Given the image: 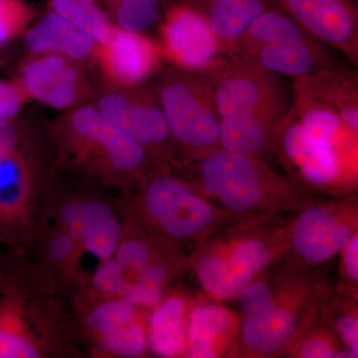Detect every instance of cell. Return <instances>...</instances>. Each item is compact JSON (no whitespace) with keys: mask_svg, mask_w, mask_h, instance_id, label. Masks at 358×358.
<instances>
[{"mask_svg":"<svg viewBox=\"0 0 358 358\" xmlns=\"http://www.w3.org/2000/svg\"><path fill=\"white\" fill-rule=\"evenodd\" d=\"M122 238V223L110 216L85 227L78 236V241H81L90 253L101 261H106L114 257Z\"/></svg>","mask_w":358,"mask_h":358,"instance_id":"obj_27","label":"cell"},{"mask_svg":"<svg viewBox=\"0 0 358 358\" xmlns=\"http://www.w3.org/2000/svg\"><path fill=\"white\" fill-rule=\"evenodd\" d=\"M341 275L345 278V285L357 286L358 282V233L341 250Z\"/></svg>","mask_w":358,"mask_h":358,"instance_id":"obj_34","label":"cell"},{"mask_svg":"<svg viewBox=\"0 0 358 358\" xmlns=\"http://www.w3.org/2000/svg\"><path fill=\"white\" fill-rule=\"evenodd\" d=\"M114 16L117 26L129 31L141 32L159 16V0H101Z\"/></svg>","mask_w":358,"mask_h":358,"instance_id":"obj_26","label":"cell"},{"mask_svg":"<svg viewBox=\"0 0 358 358\" xmlns=\"http://www.w3.org/2000/svg\"><path fill=\"white\" fill-rule=\"evenodd\" d=\"M96 110L110 124L147 150L150 157L173 155V138L159 105L129 91L103 94Z\"/></svg>","mask_w":358,"mask_h":358,"instance_id":"obj_13","label":"cell"},{"mask_svg":"<svg viewBox=\"0 0 358 358\" xmlns=\"http://www.w3.org/2000/svg\"><path fill=\"white\" fill-rule=\"evenodd\" d=\"M110 216H114L112 205L100 200L67 202L61 207L59 214L65 230L77 239L81 231L90 224Z\"/></svg>","mask_w":358,"mask_h":358,"instance_id":"obj_30","label":"cell"},{"mask_svg":"<svg viewBox=\"0 0 358 358\" xmlns=\"http://www.w3.org/2000/svg\"><path fill=\"white\" fill-rule=\"evenodd\" d=\"M275 4L322 44L358 63V11L355 0H275Z\"/></svg>","mask_w":358,"mask_h":358,"instance_id":"obj_12","label":"cell"},{"mask_svg":"<svg viewBox=\"0 0 358 358\" xmlns=\"http://www.w3.org/2000/svg\"><path fill=\"white\" fill-rule=\"evenodd\" d=\"M64 136L71 148L93 155L115 173L138 174L150 157L145 148L91 106L77 108L68 115Z\"/></svg>","mask_w":358,"mask_h":358,"instance_id":"obj_10","label":"cell"},{"mask_svg":"<svg viewBox=\"0 0 358 358\" xmlns=\"http://www.w3.org/2000/svg\"><path fill=\"white\" fill-rule=\"evenodd\" d=\"M74 61L57 54H36L21 68L18 82L27 98L65 109L82 98L85 83Z\"/></svg>","mask_w":358,"mask_h":358,"instance_id":"obj_14","label":"cell"},{"mask_svg":"<svg viewBox=\"0 0 358 358\" xmlns=\"http://www.w3.org/2000/svg\"><path fill=\"white\" fill-rule=\"evenodd\" d=\"M31 169L20 148L0 159V237L20 229L31 192Z\"/></svg>","mask_w":358,"mask_h":358,"instance_id":"obj_18","label":"cell"},{"mask_svg":"<svg viewBox=\"0 0 358 358\" xmlns=\"http://www.w3.org/2000/svg\"><path fill=\"white\" fill-rule=\"evenodd\" d=\"M162 51L140 32L113 27L109 40L98 45L103 74L120 87H133L154 74L159 68Z\"/></svg>","mask_w":358,"mask_h":358,"instance_id":"obj_16","label":"cell"},{"mask_svg":"<svg viewBox=\"0 0 358 358\" xmlns=\"http://www.w3.org/2000/svg\"><path fill=\"white\" fill-rule=\"evenodd\" d=\"M188 266L189 260L179 252L157 259L131 277L120 298L136 308H154L169 296L171 282Z\"/></svg>","mask_w":358,"mask_h":358,"instance_id":"obj_21","label":"cell"},{"mask_svg":"<svg viewBox=\"0 0 358 358\" xmlns=\"http://www.w3.org/2000/svg\"><path fill=\"white\" fill-rule=\"evenodd\" d=\"M52 11L86 32L102 45L109 40L113 27L107 14L96 0H49Z\"/></svg>","mask_w":358,"mask_h":358,"instance_id":"obj_24","label":"cell"},{"mask_svg":"<svg viewBox=\"0 0 358 358\" xmlns=\"http://www.w3.org/2000/svg\"><path fill=\"white\" fill-rule=\"evenodd\" d=\"M160 35V51L181 69L207 74L225 58L208 21L187 4L167 11Z\"/></svg>","mask_w":358,"mask_h":358,"instance_id":"obj_11","label":"cell"},{"mask_svg":"<svg viewBox=\"0 0 358 358\" xmlns=\"http://www.w3.org/2000/svg\"><path fill=\"white\" fill-rule=\"evenodd\" d=\"M315 268L301 266L270 307L242 317L239 357H282L319 312L329 287L326 274Z\"/></svg>","mask_w":358,"mask_h":358,"instance_id":"obj_5","label":"cell"},{"mask_svg":"<svg viewBox=\"0 0 358 358\" xmlns=\"http://www.w3.org/2000/svg\"><path fill=\"white\" fill-rule=\"evenodd\" d=\"M286 224V258L306 267H320L341 253L357 233V196L313 201Z\"/></svg>","mask_w":358,"mask_h":358,"instance_id":"obj_9","label":"cell"},{"mask_svg":"<svg viewBox=\"0 0 358 358\" xmlns=\"http://www.w3.org/2000/svg\"><path fill=\"white\" fill-rule=\"evenodd\" d=\"M31 17L23 0H0V47L23 32Z\"/></svg>","mask_w":358,"mask_h":358,"instance_id":"obj_31","label":"cell"},{"mask_svg":"<svg viewBox=\"0 0 358 358\" xmlns=\"http://www.w3.org/2000/svg\"><path fill=\"white\" fill-rule=\"evenodd\" d=\"M206 75L221 119L251 117L278 124L291 110L277 74L259 66L226 55Z\"/></svg>","mask_w":358,"mask_h":358,"instance_id":"obj_8","label":"cell"},{"mask_svg":"<svg viewBox=\"0 0 358 358\" xmlns=\"http://www.w3.org/2000/svg\"><path fill=\"white\" fill-rule=\"evenodd\" d=\"M20 134L13 122H0V159L20 148Z\"/></svg>","mask_w":358,"mask_h":358,"instance_id":"obj_36","label":"cell"},{"mask_svg":"<svg viewBox=\"0 0 358 358\" xmlns=\"http://www.w3.org/2000/svg\"><path fill=\"white\" fill-rule=\"evenodd\" d=\"M277 219L236 224L195 246L188 260L205 293L236 300L259 273L286 257V224Z\"/></svg>","mask_w":358,"mask_h":358,"instance_id":"obj_2","label":"cell"},{"mask_svg":"<svg viewBox=\"0 0 358 358\" xmlns=\"http://www.w3.org/2000/svg\"><path fill=\"white\" fill-rule=\"evenodd\" d=\"M138 319L136 307L124 299H113L99 303L87 315V326L103 336Z\"/></svg>","mask_w":358,"mask_h":358,"instance_id":"obj_28","label":"cell"},{"mask_svg":"<svg viewBox=\"0 0 358 358\" xmlns=\"http://www.w3.org/2000/svg\"><path fill=\"white\" fill-rule=\"evenodd\" d=\"M334 357L336 358H357L358 355H355V352H352V350H348V348H345V346H343V348H341V350H338V352L334 355Z\"/></svg>","mask_w":358,"mask_h":358,"instance_id":"obj_37","label":"cell"},{"mask_svg":"<svg viewBox=\"0 0 358 358\" xmlns=\"http://www.w3.org/2000/svg\"><path fill=\"white\" fill-rule=\"evenodd\" d=\"M100 346L106 352L122 357H140L148 348L147 327L134 320L112 333L101 336Z\"/></svg>","mask_w":358,"mask_h":358,"instance_id":"obj_29","label":"cell"},{"mask_svg":"<svg viewBox=\"0 0 358 358\" xmlns=\"http://www.w3.org/2000/svg\"><path fill=\"white\" fill-rule=\"evenodd\" d=\"M343 346L333 327L319 310L303 327L282 357L333 358Z\"/></svg>","mask_w":358,"mask_h":358,"instance_id":"obj_23","label":"cell"},{"mask_svg":"<svg viewBox=\"0 0 358 358\" xmlns=\"http://www.w3.org/2000/svg\"><path fill=\"white\" fill-rule=\"evenodd\" d=\"M185 4L206 18L226 55L268 8L267 0H190Z\"/></svg>","mask_w":358,"mask_h":358,"instance_id":"obj_20","label":"cell"},{"mask_svg":"<svg viewBox=\"0 0 358 358\" xmlns=\"http://www.w3.org/2000/svg\"><path fill=\"white\" fill-rule=\"evenodd\" d=\"M159 102L185 162L221 148V117L210 78L176 68L160 81Z\"/></svg>","mask_w":358,"mask_h":358,"instance_id":"obj_6","label":"cell"},{"mask_svg":"<svg viewBox=\"0 0 358 358\" xmlns=\"http://www.w3.org/2000/svg\"><path fill=\"white\" fill-rule=\"evenodd\" d=\"M272 152L287 176L308 192L348 194L357 186V155L313 140L292 110L275 129Z\"/></svg>","mask_w":358,"mask_h":358,"instance_id":"obj_7","label":"cell"},{"mask_svg":"<svg viewBox=\"0 0 358 358\" xmlns=\"http://www.w3.org/2000/svg\"><path fill=\"white\" fill-rule=\"evenodd\" d=\"M199 300L183 292L169 294L152 308L147 326L148 348L164 358L185 357L190 310Z\"/></svg>","mask_w":358,"mask_h":358,"instance_id":"obj_17","label":"cell"},{"mask_svg":"<svg viewBox=\"0 0 358 358\" xmlns=\"http://www.w3.org/2000/svg\"><path fill=\"white\" fill-rule=\"evenodd\" d=\"M138 209L150 232L173 244L196 246L225 228L254 221L212 204L189 183L167 174L145 183Z\"/></svg>","mask_w":358,"mask_h":358,"instance_id":"obj_3","label":"cell"},{"mask_svg":"<svg viewBox=\"0 0 358 358\" xmlns=\"http://www.w3.org/2000/svg\"><path fill=\"white\" fill-rule=\"evenodd\" d=\"M178 251L176 244L169 245L166 248L162 249V251H159V249L155 248V242L152 240L131 236L126 239L122 238L115 250L114 258L129 275H136L152 261L178 253Z\"/></svg>","mask_w":358,"mask_h":358,"instance_id":"obj_25","label":"cell"},{"mask_svg":"<svg viewBox=\"0 0 358 358\" xmlns=\"http://www.w3.org/2000/svg\"><path fill=\"white\" fill-rule=\"evenodd\" d=\"M320 313L333 327L341 345L358 355L357 286L327 287Z\"/></svg>","mask_w":358,"mask_h":358,"instance_id":"obj_22","label":"cell"},{"mask_svg":"<svg viewBox=\"0 0 358 358\" xmlns=\"http://www.w3.org/2000/svg\"><path fill=\"white\" fill-rule=\"evenodd\" d=\"M327 47L277 7L266 9L227 55L294 80L345 69Z\"/></svg>","mask_w":358,"mask_h":358,"instance_id":"obj_4","label":"cell"},{"mask_svg":"<svg viewBox=\"0 0 358 358\" xmlns=\"http://www.w3.org/2000/svg\"><path fill=\"white\" fill-rule=\"evenodd\" d=\"M129 282V275L114 257L102 261L93 275L95 288L109 296H121Z\"/></svg>","mask_w":358,"mask_h":358,"instance_id":"obj_32","label":"cell"},{"mask_svg":"<svg viewBox=\"0 0 358 358\" xmlns=\"http://www.w3.org/2000/svg\"><path fill=\"white\" fill-rule=\"evenodd\" d=\"M24 45L34 55L57 54L73 61L88 59L98 46L86 32L53 11L28 30Z\"/></svg>","mask_w":358,"mask_h":358,"instance_id":"obj_19","label":"cell"},{"mask_svg":"<svg viewBox=\"0 0 358 358\" xmlns=\"http://www.w3.org/2000/svg\"><path fill=\"white\" fill-rule=\"evenodd\" d=\"M242 317L225 306L199 301L188 317L185 357H239Z\"/></svg>","mask_w":358,"mask_h":358,"instance_id":"obj_15","label":"cell"},{"mask_svg":"<svg viewBox=\"0 0 358 358\" xmlns=\"http://www.w3.org/2000/svg\"><path fill=\"white\" fill-rule=\"evenodd\" d=\"M78 239L68 231H63L52 238L48 245V256L54 262H64L74 252Z\"/></svg>","mask_w":358,"mask_h":358,"instance_id":"obj_35","label":"cell"},{"mask_svg":"<svg viewBox=\"0 0 358 358\" xmlns=\"http://www.w3.org/2000/svg\"><path fill=\"white\" fill-rule=\"evenodd\" d=\"M24 92L17 83L0 81V122H11L24 103Z\"/></svg>","mask_w":358,"mask_h":358,"instance_id":"obj_33","label":"cell"},{"mask_svg":"<svg viewBox=\"0 0 358 358\" xmlns=\"http://www.w3.org/2000/svg\"><path fill=\"white\" fill-rule=\"evenodd\" d=\"M186 164L192 171V181L186 182L205 199L249 220L279 218L313 200L310 192L275 173L262 157L218 148Z\"/></svg>","mask_w":358,"mask_h":358,"instance_id":"obj_1","label":"cell"}]
</instances>
